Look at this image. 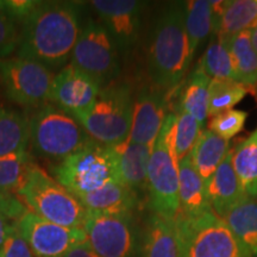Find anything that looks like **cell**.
<instances>
[{
    "mask_svg": "<svg viewBox=\"0 0 257 257\" xmlns=\"http://www.w3.org/2000/svg\"><path fill=\"white\" fill-rule=\"evenodd\" d=\"M3 4L10 12V15L21 25L22 22L37 8L40 2L37 0H3Z\"/></svg>",
    "mask_w": 257,
    "mask_h": 257,
    "instance_id": "d590c367",
    "label": "cell"
},
{
    "mask_svg": "<svg viewBox=\"0 0 257 257\" xmlns=\"http://www.w3.org/2000/svg\"><path fill=\"white\" fill-rule=\"evenodd\" d=\"M134 96L126 85L101 87L94 104L74 115L88 136L102 146H115L127 140L133 121Z\"/></svg>",
    "mask_w": 257,
    "mask_h": 257,
    "instance_id": "8992f818",
    "label": "cell"
},
{
    "mask_svg": "<svg viewBox=\"0 0 257 257\" xmlns=\"http://www.w3.org/2000/svg\"><path fill=\"white\" fill-rule=\"evenodd\" d=\"M31 152L42 159L61 161L88 146L93 140L72 114L51 102L35 108L29 117Z\"/></svg>",
    "mask_w": 257,
    "mask_h": 257,
    "instance_id": "3957f363",
    "label": "cell"
},
{
    "mask_svg": "<svg viewBox=\"0 0 257 257\" xmlns=\"http://www.w3.org/2000/svg\"><path fill=\"white\" fill-rule=\"evenodd\" d=\"M210 82L211 79L204 73L200 64H198L189 76L179 104L187 113L193 115L201 126L208 117Z\"/></svg>",
    "mask_w": 257,
    "mask_h": 257,
    "instance_id": "83f0119b",
    "label": "cell"
},
{
    "mask_svg": "<svg viewBox=\"0 0 257 257\" xmlns=\"http://www.w3.org/2000/svg\"><path fill=\"white\" fill-rule=\"evenodd\" d=\"M119 50L100 22L87 18L74 47L69 63L100 83L110 85L120 73Z\"/></svg>",
    "mask_w": 257,
    "mask_h": 257,
    "instance_id": "9c48e42d",
    "label": "cell"
},
{
    "mask_svg": "<svg viewBox=\"0 0 257 257\" xmlns=\"http://www.w3.org/2000/svg\"><path fill=\"white\" fill-rule=\"evenodd\" d=\"M79 200L87 211L125 214L133 213L138 206V193L119 182H111Z\"/></svg>",
    "mask_w": 257,
    "mask_h": 257,
    "instance_id": "ffe728a7",
    "label": "cell"
},
{
    "mask_svg": "<svg viewBox=\"0 0 257 257\" xmlns=\"http://www.w3.org/2000/svg\"><path fill=\"white\" fill-rule=\"evenodd\" d=\"M180 257H248L223 218L213 211L175 218Z\"/></svg>",
    "mask_w": 257,
    "mask_h": 257,
    "instance_id": "52a82bcc",
    "label": "cell"
},
{
    "mask_svg": "<svg viewBox=\"0 0 257 257\" xmlns=\"http://www.w3.org/2000/svg\"><path fill=\"white\" fill-rule=\"evenodd\" d=\"M229 153V141L223 140L211 130H204L198 137L189 156L195 170L206 184Z\"/></svg>",
    "mask_w": 257,
    "mask_h": 257,
    "instance_id": "7402d4cb",
    "label": "cell"
},
{
    "mask_svg": "<svg viewBox=\"0 0 257 257\" xmlns=\"http://www.w3.org/2000/svg\"><path fill=\"white\" fill-rule=\"evenodd\" d=\"M185 6V29L187 35L191 56L204 43L211 32H213V14L211 2L192 0Z\"/></svg>",
    "mask_w": 257,
    "mask_h": 257,
    "instance_id": "484cf974",
    "label": "cell"
},
{
    "mask_svg": "<svg viewBox=\"0 0 257 257\" xmlns=\"http://www.w3.org/2000/svg\"><path fill=\"white\" fill-rule=\"evenodd\" d=\"M179 200L181 216L198 217L212 211L204 180L195 170L189 155L179 162Z\"/></svg>",
    "mask_w": 257,
    "mask_h": 257,
    "instance_id": "d6986e66",
    "label": "cell"
},
{
    "mask_svg": "<svg viewBox=\"0 0 257 257\" xmlns=\"http://www.w3.org/2000/svg\"><path fill=\"white\" fill-rule=\"evenodd\" d=\"M63 257H100L96 253L94 250H93L87 240L85 242H81L76 245H74L72 249L69 250L68 252L66 253Z\"/></svg>",
    "mask_w": 257,
    "mask_h": 257,
    "instance_id": "74e56055",
    "label": "cell"
},
{
    "mask_svg": "<svg viewBox=\"0 0 257 257\" xmlns=\"http://www.w3.org/2000/svg\"><path fill=\"white\" fill-rule=\"evenodd\" d=\"M25 211H27V207L17 197L0 193V214H4L14 220H18Z\"/></svg>",
    "mask_w": 257,
    "mask_h": 257,
    "instance_id": "8d00e7d4",
    "label": "cell"
},
{
    "mask_svg": "<svg viewBox=\"0 0 257 257\" xmlns=\"http://www.w3.org/2000/svg\"><path fill=\"white\" fill-rule=\"evenodd\" d=\"M206 195L212 211L223 217L233 205L242 200L246 194L234 172L232 165V150H230L221 165L205 184Z\"/></svg>",
    "mask_w": 257,
    "mask_h": 257,
    "instance_id": "e0dca14e",
    "label": "cell"
},
{
    "mask_svg": "<svg viewBox=\"0 0 257 257\" xmlns=\"http://www.w3.org/2000/svg\"><path fill=\"white\" fill-rule=\"evenodd\" d=\"M248 93V88L238 81L211 80L208 87V117L232 110Z\"/></svg>",
    "mask_w": 257,
    "mask_h": 257,
    "instance_id": "4dcf8cb0",
    "label": "cell"
},
{
    "mask_svg": "<svg viewBox=\"0 0 257 257\" xmlns=\"http://www.w3.org/2000/svg\"><path fill=\"white\" fill-rule=\"evenodd\" d=\"M19 36V24L0 0V60L16 53Z\"/></svg>",
    "mask_w": 257,
    "mask_h": 257,
    "instance_id": "836d02e7",
    "label": "cell"
},
{
    "mask_svg": "<svg viewBox=\"0 0 257 257\" xmlns=\"http://www.w3.org/2000/svg\"><path fill=\"white\" fill-rule=\"evenodd\" d=\"M140 257H180L175 219L154 212L148 217L141 237Z\"/></svg>",
    "mask_w": 257,
    "mask_h": 257,
    "instance_id": "ac0fdd59",
    "label": "cell"
},
{
    "mask_svg": "<svg viewBox=\"0 0 257 257\" xmlns=\"http://www.w3.org/2000/svg\"><path fill=\"white\" fill-rule=\"evenodd\" d=\"M30 123L24 112L0 105V156L28 152Z\"/></svg>",
    "mask_w": 257,
    "mask_h": 257,
    "instance_id": "603a6c76",
    "label": "cell"
},
{
    "mask_svg": "<svg viewBox=\"0 0 257 257\" xmlns=\"http://www.w3.org/2000/svg\"><path fill=\"white\" fill-rule=\"evenodd\" d=\"M35 166L30 152L0 156V193L17 194Z\"/></svg>",
    "mask_w": 257,
    "mask_h": 257,
    "instance_id": "f1b7e54d",
    "label": "cell"
},
{
    "mask_svg": "<svg viewBox=\"0 0 257 257\" xmlns=\"http://www.w3.org/2000/svg\"><path fill=\"white\" fill-rule=\"evenodd\" d=\"M199 64L211 80L237 81L232 59L224 38L216 36V40L208 44Z\"/></svg>",
    "mask_w": 257,
    "mask_h": 257,
    "instance_id": "f546056e",
    "label": "cell"
},
{
    "mask_svg": "<svg viewBox=\"0 0 257 257\" xmlns=\"http://www.w3.org/2000/svg\"><path fill=\"white\" fill-rule=\"evenodd\" d=\"M0 257H35L30 246L18 232L17 226L12 229L0 248Z\"/></svg>",
    "mask_w": 257,
    "mask_h": 257,
    "instance_id": "e575fe53",
    "label": "cell"
},
{
    "mask_svg": "<svg viewBox=\"0 0 257 257\" xmlns=\"http://www.w3.org/2000/svg\"><path fill=\"white\" fill-rule=\"evenodd\" d=\"M223 219L226 221L248 257H257V200L246 195L233 205Z\"/></svg>",
    "mask_w": 257,
    "mask_h": 257,
    "instance_id": "44dd1931",
    "label": "cell"
},
{
    "mask_svg": "<svg viewBox=\"0 0 257 257\" xmlns=\"http://www.w3.org/2000/svg\"><path fill=\"white\" fill-rule=\"evenodd\" d=\"M55 74L43 64L19 56L0 60V87L6 98L24 108L49 102Z\"/></svg>",
    "mask_w": 257,
    "mask_h": 257,
    "instance_id": "8fae6325",
    "label": "cell"
},
{
    "mask_svg": "<svg viewBox=\"0 0 257 257\" xmlns=\"http://www.w3.org/2000/svg\"><path fill=\"white\" fill-rule=\"evenodd\" d=\"M82 3L40 2L19 25L16 56L54 70L69 63L82 28Z\"/></svg>",
    "mask_w": 257,
    "mask_h": 257,
    "instance_id": "6da1fadb",
    "label": "cell"
},
{
    "mask_svg": "<svg viewBox=\"0 0 257 257\" xmlns=\"http://www.w3.org/2000/svg\"><path fill=\"white\" fill-rule=\"evenodd\" d=\"M89 4L118 50L127 51L134 48L140 36L147 3L138 0H93Z\"/></svg>",
    "mask_w": 257,
    "mask_h": 257,
    "instance_id": "4fadbf2b",
    "label": "cell"
},
{
    "mask_svg": "<svg viewBox=\"0 0 257 257\" xmlns=\"http://www.w3.org/2000/svg\"><path fill=\"white\" fill-rule=\"evenodd\" d=\"M234 73L237 81L246 88H253L257 86V53L252 47L250 31L240 32L238 35L227 38Z\"/></svg>",
    "mask_w": 257,
    "mask_h": 257,
    "instance_id": "d4e9b609",
    "label": "cell"
},
{
    "mask_svg": "<svg viewBox=\"0 0 257 257\" xmlns=\"http://www.w3.org/2000/svg\"><path fill=\"white\" fill-rule=\"evenodd\" d=\"M16 226L35 257H63L74 245L86 240L81 227L51 223L29 210L19 217Z\"/></svg>",
    "mask_w": 257,
    "mask_h": 257,
    "instance_id": "7c38bea8",
    "label": "cell"
},
{
    "mask_svg": "<svg viewBox=\"0 0 257 257\" xmlns=\"http://www.w3.org/2000/svg\"><path fill=\"white\" fill-rule=\"evenodd\" d=\"M246 118H248V112L232 108L213 115L210 120L208 130L218 135L223 140L230 141L243 130Z\"/></svg>",
    "mask_w": 257,
    "mask_h": 257,
    "instance_id": "d6a6232c",
    "label": "cell"
},
{
    "mask_svg": "<svg viewBox=\"0 0 257 257\" xmlns=\"http://www.w3.org/2000/svg\"><path fill=\"white\" fill-rule=\"evenodd\" d=\"M108 147L114 161L118 182L137 193L147 189L148 165L153 147L137 144L127 140Z\"/></svg>",
    "mask_w": 257,
    "mask_h": 257,
    "instance_id": "2e32d148",
    "label": "cell"
},
{
    "mask_svg": "<svg viewBox=\"0 0 257 257\" xmlns=\"http://www.w3.org/2000/svg\"><path fill=\"white\" fill-rule=\"evenodd\" d=\"M100 89V83L95 79L68 63L55 74L49 102L74 117L94 104Z\"/></svg>",
    "mask_w": 257,
    "mask_h": 257,
    "instance_id": "5bb4252c",
    "label": "cell"
},
{
    "mask_svg": "<svg viewBox=\"0 0 257 257\" xmlns=\"http://www.w3.org/2000/svg\"><path fill=\"white\" fill-rule=\"evenodd\" d=\"M16 221L17 220L11 219V218L4 216V214H0V248L5 243L12 229L16 226Z\"/></svg>",
    "mask_w": 257,
    "mask_h": 257,
    "instance_id": "f35d334b",
    "label": "cell"
},
{
    "mask_svg": "<svg viewBox=\"0 0 257 257\" xmlns=\"http://www.w3.org/2000/svg\"><path fill=\"white\" fill-rule=\"evenodd\" d=\"M175 154L180 162L191 154L193 147L201 134V125L193 115L187 113L181 106H178L175 112Z\"/></svg>",
    "mask_w": 257,
    "mask_h": 257,
    "instance_id": "1f68e13d",
    "label": "cell"
},
{
    "mask_svg": "<svg viewBox=\"0 0 257 257\" xmlns=\"http://www.w3.org/2000/svg\"><path fill=\"white\" fill-rule=\"evenodd\" d=\"M192 56L185 29V8L173 4L157 18L148 49V73L155 87L169 91L187 72Z\"/></svg>",
    "mask_w": 257,
    "mask_h": 257,
    "instance_id": "7a4b0ae2",
    "label": "cell"
},
{
    "mask_svg": "<svg viewBox=\"0 0 257 257\" xmlns=\"http://www.w3.org/2000/svg\"><path fill=\"white\" fill-rule=\"evenodd\" d=\"M16 195L27 210L43 219L66 227H83L87 210L36 163Z\"/></svg>",
    "mask_w": 257,
    "mask_h": 257,
    "instance_id": "5b68a950",
    "label": "cell"
},
{
    "mask_svg": "<svg viewBox=\"0 0 257 257\" xmlns=\"http://www.w3.org/2000/svg\"><path fill=\"white\" fill-rule=\"evenodd\" d=\"M232 165L244 193L257 198V128L232 150Z\"/></svg>",
    "mask_w": 257,
    "mask_h": 257,
    "instance_id": "4316f807",
    "label": "cell"
},
{
    "mask_svg": "<svg viewBox=\"0 0 257 257\" xmlns=\"http://www.w3.org/2000/svg\"><path fill=\"white\" fill-rule=\"evenodd\" d=\"M82 229L89 246L100 257H140L142 232L133 213L87 211Z\"/></svg>",
    "mask_w": 257,
    "mask_h": 257,
    "instance_id": "30bf717a",
    "label": "cell"
},
{
    "mask_svg": "<svg viewBox=\"0 0 257 257\" xmlns=\"http://www.w3.org/2000/svg\"><path fill=\"white\" fill-rule=\"evenodd\" d=\"M250 38H251L252 47L255 48V50L257 53V25H256V27H253L251 30H250Z\"/></svg>",
    "mask_w": 257,
    "mask_h": 257,
    "instance_id": "ab89813d",
    "label": "cell"
},
{
    "mask_svg": "<svg viewBox=\"0 0 257 257\" xmlns=\"http://www.w3.org/2000/svg\"><path fill=\"white\" fill-rule=\"evenodd\" d=\"M162 89L154 86L141 89L134 99L133 121L127 141L154 147L167 117V100Z\"/></svg>",
    "mask_w": 257,
    "mask_h": 257,
    "instance_id": "9a60e30c",
    "label": "cell"
},
{
    "mask_svg": "<svg viewBox=\"0 0 257 257\" xmlns=\"http://www.w3.org/2000/svg\"><path fill=\"white\" fill-rule=\"evenodd\" d=\"M54 179L76 198L118 182L110 147L93 141L51 168Z\"/></svg>",
    "mask_w": 257,
    "mask_h": 257,
    "instance_id": "ba28073f",
    "label": "cell"
},
{
    "mask_svg": "<svg viewBox=\"0 0 257 257\" xmlns=\"http://www.w3.org/2000/svg\"><path fill=\"white\" fill-rule=\"evenodd\" d=\"M257 25V0H229L224 3L223 12L214 35L227 38L250 31Z\"/></svg>",
    "mask_w": 257,
    "mask_h": 257,
    "instance_id": "cb8c5ba5",
    "label": "cell"
},
{
    "mask_svg": "<svg viewBox=\"0 0 257 257\" xmlns=\"http://www.w3.org/2000/svg\"><path fill=\"white\" fill-rule=\"evenodd\" d=\"M175 113L167 114L148 165L150 206L154 213L175 219L180 213L179 161L175 154Z\"/></svg>",
    "mask_w": 257,
    "mask_h": 257,
    "instance_id": "277c9868",
    "label": "cell"
}]
</instances>
